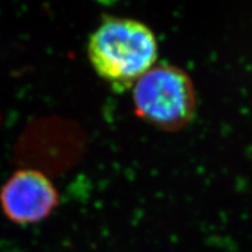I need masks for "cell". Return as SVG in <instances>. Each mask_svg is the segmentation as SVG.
<instances>
[{
    "instance_id": "obj_1",
    "label": "cell",
    "mask_w": 252,
    "mask_h": 252,
    "mask_svg": "<svg viewBox=\"0 0 252 252\" xmlns=\"http://www.w3.org/2000/svg\"><path fill=\"white\" fill-rule=\"evenodd\" d=\"M158 40L146 25L121 17H104L91 34L88 56L100 78L123 91L157 64Z\"/></svg>"
},
{
    "instance_id": "obj_2",
    "label": "cell",
    "mask_w": 252,
    "mask_h": 252,
    "mask_svg": "<svg viewBox=\"0 0 252 252\" xmlns=\"http://www.w3.org/2000/svg\"><path fill=\"white\" fill-rule=\"evenodd\" d=\"M138 117L159 130L175 132L191 123L197 106L195 84L188 72L168 63H159L132 87Z\"/></svg>"
},
{
    "instance_id": "obj_3",
    "label": "cell",
    "mask_w": 252,
    "mask_h": 252,
    "mask_svg": "<svg viewBox=\"0 0 252 252\" xmlns=\"http://www.w3.org/2000/svg\"><path fill=\"white\" fill-rule=\"evenodd\" d=\"M59 203L54 185L34 169L15 172L0 190L5 216L17 224H33L49 216Z\"/></svg>"
}]
</instances>
